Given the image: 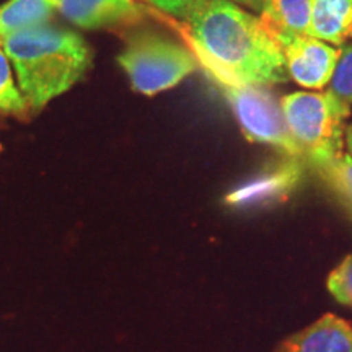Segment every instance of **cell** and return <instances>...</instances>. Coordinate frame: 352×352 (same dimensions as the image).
Wrapping results in <instances>:
<instances>
[{"label":"cell","mask_w":352,"mask_h":352,"mask_svg":"<svg viewBox=\"0 0 352 352\" xmlns=\"http://www.w3.org/2000/svg\"><path fill=\"white\" fill-rule=\"evenodd\" d=\"M59 10V0H8L0 7V39L46 25Z\"/></svg>","instance_id":"12"},{"label":"cell","mask_w":352,"mask_h":352,"mask_svg":"<svg viewBox=\"0 0 352 352\" xmlns=\"http://www.w3.org/2000/svg\"><path fill=\"white\" fill-rule=\"evenodd\" d=\"M285 122L300 147L303 160L314 166L341 155L344 122L351 107L331 91H297L280 98Z\"/></svg>","instance_id":"3"},{"label":"cell","mask_w":352,"mask_h":352,"mask_svg":"<svg viewBox=\"0 0 352 352\" xmlns=\"http://www.w3.org/2000/svg\"><path fill=\"white\" fill-rule=\"evenodd\" d=\"M346 144H347V148H349V153L352 157V126L346 127Z\"/></svg>","instance_id":"19"},{"label":"cell","mask_w":352,"mask_h":352,"mask_svg":"<svg viewBox=\"0 0 352 352\" xmlns=\"http://www.w3.org/2000/svg\"><path fill=\"white\" fill-rule=\"evenodd\" d=\"M59 12L83 30L121 28L145 20V10L135 0H59Z\"/></svg>","instance_id":"7"},{"label":"cell","mask_w":352,"mask_h":352,"mask_svg":"<svg viewBox=\"0 0 352 352\" xmlns=\"http://www.w3.org/2000/svg\"><path fill=\"white\" fill-rule=\"evenodd\" d=\"M276 352H352V327L327 314L316 323L287 338Z\"/></svg>","instance_id":"8"},{"label":"cell","mask_w":352,"mask_h":352,"mask_svg":"<svg viewBox=\"0 0 352 352\" xmlns=\"http://www.w3.org/2000/svg\"><path fill=\"white\" fill-rule=\"evenodd\" d=\"M147 2H151L153 7L160 8L162 12L184 20L196 0H147Z\"/></svg>","instance_id":"17"},{"label":"cell","mask_w":352,"mask_h":352,"mask_svg":"<svg viewBox=\"0 0 352 352\" xmlns=\"http://www.w3.org/2000/svg\"><path fill=\"white\" fill-rule=\"evenodd\" d=\"M300 158L289 157L287 164L276 166L271 173L261 175L259 178L253 179L250 184H245L239 191L232 192L227 197V202L233 206L245 204H263V202L277 199L289 195V191L296 186L300 178Z\"/></svg>","instance_id":"9"},{"label":"cell","mask_w":352,"mask_h":352,"mask_svg":"<svg viewBox=\"0 0 352 352\" xmlns=\"http://www.w3.org/2000/svg\"><path fill=\"white\" fill-rule=\"evenodd\" d=\"M259 20L272 34L310 36L311 0H263Z\"/></svg>","instance_id":"11"},{"label":"cell","mask_w":352,"mask_h":352,"mask_svg":"<svg viewBox=\"0 0 352 352\" xmlns=\"http://www.w3.org/2000/svg\"><path fill=\"white\" fill-rule=\"evenodd\" d=\"M329 91L346 104H352V44L342 47L340 60L329 82Z\"/></svg>","instance_id":"15"},{"label":"cell","mask_w":352,"mask_h":352,"mask_svg":"<svg viewBox=\"0 0 352 352\" xmlns=\"http://www.w3.org/2000/svg\"><path fill=\"white\" fill-rule=\"evenodd\" d=\"M328 290L341 303L352 307V254L329 274Z\"/></svg>","instance_id":"16"},{"label":"cell","mask_w":352,"mask_h":352,"mask_svg":"<svg viewBox=\"0 0 352 352\" xmlns=\"http://www.w3.org/2000/svg\"><path fill=\"white\" fill-rule=\"evenodd\" d=\"M30 108L21 95L20 88L13 80L10 59H8L3 43L0 39V113L13 114L16 118H25Z\"/></svg>","instance_id":"14"},{"label":"cell","mask_w":352,"mask_h":352,"mask_svg":"<svg viewBox=\"0 0 352 352\" xmlns=\"http://www.w3.org/2000/svg\"><path fill=\"white\" fill-rule=\"evenodd\" d=\"M347 209L352 210V157L341 155L311 166Z\"/></svg>","instance_id":"13"},{"label":"cell","mask_w":352,"mask_h":352,"mask_svg":"<svg viewBox=\"0 0 352 352\" xmlns=\"http://www.w3.org/2000/svg\"><path fill=\"white\" fill-rule=\"evenodd\" d=\"M283 52L285 69L298 85L323 88L331 82L341 50L305 34H272Z\"/></svg>","instance_id":"6"},{"label":"cell","mask_w":352,"mask_h":352,"mask_svg":"<svg viewBox=\"0 0 352 352\" xmlns=\"http://www.w3.org/2000/svg\"><path fill=\"white\" fill-rule=\"evenodd\" d=\"M2 43L33 113L76 85L91 65V50L70 30L41 25L10 34Z\"/></svg>","instance_id":"2"},{"label":"cell","mask_w":352,"mask_h":352,"mask_svg":"<svg viewBox=\"0 0 352 352\" xmlns=\"http://www.w3.org/2000/svg\"><path fill=\"white\" fill-rule=\"evenodd\" d=\"M310 36L333 46L352 38V0H311Z\"/></svg>","instance_id":"10"},{"label":"cell","mask_w":352,"mask_h":352,"mask_svg":"<svg viewBox=\"0 0 352 352\" xmlns=\"http://www.w3.org/2000/svg\"><path fill=\"white\" fill-rule=\"evenodd\" d=\"M195 54L209 77L240 85L289 80L280 47L263 21L228 0H196L186 19Z\"/></svg>","instance_id":"1"},{"label":"cell","mask_w":352,"mask_h":352,"mask_svg":"<svg viewBox=\"0 0 352 352\" xmlns=\"http://www.w3.org/2000/svg\"><path fill=\"white\" fill-rule=\"evenodd\" d=\"M131 85L138 94L157 95L170 90L199 67V60L175 39L153 32L129 36L118 56Z\"/></svg>","instance_id":"4"},{"label":"cell","mask_w":352,"mask_h":352,"mask_svg":"<svg viewBox=\"0 0 352 352\" xmlns=\"http://www.w3.org/2000/svg\"><path fill=\"white\" fill-rule=\"evenodd\" d=\"M0 151H2V147H0Z\"/></svg>","instance_id":"20"},{"label":"cell","mask_w":352,"mask_h":352,"mask_svg":"<svg viewBox=\"0 0 352 352\" xmlns=\"http://www.w3.org/2000/svg\"><path fill=\"white\" fill-rule=\"evenodd\" d=\"M233 109L245 138L252 142L267 144L287 157L303 160L302 151L285 122L280 100L266 85H240L222 78H214Z\"/></svg>","instance_id":"5"},{"label":"cell","mask_w":352,"mask_h":352,"mask_svg":"<svg viewBox=\"0 0 352 352\" xmlns=\"http://www.w3.org/2000/svg\"><path fill=\"white\" fill-rule=\"evenodd\" d=\"M228 2H233V3H239V6L248 7L254 12H261V8H263V0H228Z\"/></svg>","instance_id":"18"}]
</instances>
